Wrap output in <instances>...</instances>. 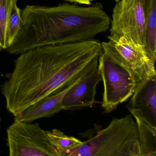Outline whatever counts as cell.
<instances>
[{
    "label": "cell",
    "instance_id": "cell-1",
    "mask_svg": "<svg viewBox=\"0 0 156 156\" xmlns=\"http://www.w3.org/2000/svg\"><path fill=\"white\" fill-rule=\"evenodd\" d=\"M102 52L100 41L93 39L44 46L21 53L1 86L6 109L15 117L77 80Z\"/></svg>",
    "mask_w": 156,
    "mask_h": 156
},
{
    "label": "cell",
    "instance_id": "cell-2",
    "mask_svg": "<svg viewBox=\"0 0 156 156\" xmlns=\"http://www.w3.org/2000/svg\"><path fill=\"white\" fill-rule=\"evenodd\" d=\"M21 12V29L6 49L13 55L44 46L93 39L109 29L111 20L99 3L89 6L27 5Z\"/></svg>",
    "mask_w": 156,
    "mask_h": 156
},
{
    "label": "cell",
    "instance_id": "cell-3",
    "mask_svg": "<svg viewBox=\"0 0 156 156\" xmlns=\"http://www.w3.org/2000/svg\"><path fill=\"white\" fill-rule=\"evenodd\" d=\"M56 153L59 156H139L137 124L131 115L114 118L106 128L80 145Z\"/></svg>",
    "mask_w": 156,
    "mask_h": 156
},
{
    "label": "cell",
    "instance_id": "cell-4",
    "mask_svg": "<svg viewBox=\"0 0 156 156\" xmlns=\"http://www.w3.org/2000/svg\"><path fill=\"white\" fill-rule=\"evenodd\" d=\"M108 38L101 43L103 52L129 73L136 87L145 79L156 76V61L143 47L123 36L110 35Z\"/></svg>",
    "mask_w": 156,
    "mask_h": 156
},
{
    "label": "cell",
    "instance_id": "cell-5",
    "mask_svg": "<svg viewBox=\"0 0 156 156\" xmlns=\"http://www.w3.org/2000/svg\"><path fill=\"white\" fill-rule=\"evenodd\" d=\"M151 0H120L113 9L111 35L123 36L145 48Z\"/></svg>",
    "mask_w": 156,
    "mask_h": 156
},
{
    "label": "cell",
    "instance_id": "cell-6",
    "mask_svg": "<svg viewBox=\"0 0 156 156\" xmlns=\"http://www.w3.org/2000/svg\"><path fill=\"white\" fill-rule=\"evenodd\" d=\"M98 71L103 84L102 106L110 113L134 93L136 84L129 73L102 52L98 59Z\"/></svg>",
    "mask_w": 156,
    "mask_h": 156
},
{
    "label": "cell",
    "instance_id": "cell-7",
    "mask_svg": "<svg viewBox=\"0 0 156 156\" xmlns=\"http://www.w3.org/2000/svg\"><path fill=\"white\" fill-rule=\"evenodd\" d=\"M9 156H59L54 151L46 131L37 123L14 119L7 130Z\"/></svg>",
    "mask_w": 156,
    "mask_h": 156
},
{
    "label": "cell",
    "instance_id": "cell-8",
    "mask_svg": "<svg viewBox=\"0 0 156 156\" xmlns=\"http://www.w3.org/2000/svg\"><path fill=\"white\" fill-rule=\"evenodd\" d=\"M98 64V59L94 60L84 69L82 74L76 80L30 105L16 116L15 119L24 122L30 123L39 118L50 117L63 111L62 100L66 93Z\"/></svg>",
    "mask_w": 156,
    "mask_h": 156
},
{
    "label": "cell",
    "instance_id": "cell-9",
    "mask_svg": "<svg viewBox=\"0 0 156 156\" xmlns=\"http://www.w3.org/2000/svg\"><path fill=\"white\" fill-rule=\"evenodd\" d=\"M101 81L98 64L66 93L62 100L63 110L74 111L100 103L96 101L95 95L96 88Z\"/></svg>",
    "mask_w": 156,
    "mask_h": 156
},
{
    "label": "cell",
    "instance_id": "cell-10",
    "mask_svg": "<svg viewBox=\"0 0 156 156\" xmlns=\"http://www.w3.org/2000/svg\"><path fill=\"white\" fill-rule=\"evenodd\" d=\"M127 105L135 119L156 127V76L137 84Z\"/></svg>",
    "mask_w": 156,
    "mask_h": 156
},
{
    "label": "cell",
    "instance_id": "cell-11",
    "mask_svg": "<svg viewBox=\"0 0 156 156\" xmlns=\"http://www.w3.org/2000/svg\"><path fill=\"white\" fill-rule=\"evenodd\" d=\"M145 51L147 55L156 60V0H151L147 23Z\"/></svg>",
    "mask_w": 156,
    "mask_h": 156
},
{
    "label": "cell",
    "instance_id": "cell-12",
    "mask_svg": "<svg viewBox=\"0 0 156 156\" xmlns=\"http://www.w3.org/2000/svg\"><path fill=\"white\" fill-rule=\"evenodd\" d=\"M46 133L56 153L72 149L80 145L82 143V141L79 139L65 135L58 129H53L51 131H46Z\"/></svg>",
    "mask_w": 156,
    "mask_h": 156
},
{
    "label": "cell",
    "instance_id": "cell-13",
    "mask_svg": "<svg viewBox=\"0 0 156 156\" xmlns=\"http://www.w3.org/2000/svg\"><path fill=\"white\" fill-rule=\"evenodd\" d=\"M16 2L17 0H14L12 4L6 26V42L7 48L13 44L22 26L21 10L17 6Z\"/></svg>",
    "mask_w": 156,
    "mask_h": 156
},
{
    "label": "cell",
    "instance_id": "cell-14",
    "mask_svg": "<svg viewBox=\"0 0 156 156\" xmlns=\"http://www.w3.org/2000/svg\"><path fill=\"white\" fill-rule=\"evenodd\" d=\"M14 0H0V46L2 49L7 48L6 31L7 22L12 4Z\"/></svg>",
    "mask_w": 156,
    "mask_h": 156
},
{
    "label": "cell",
    "instance_id": "cell-15",
    "mask_svg": "<svg viewBox=\"0 0 156 156\" xmlns=\"http://www.w3.org/2000/svg\"><path fill=\"white\" fill-rule=\"evenodd\" d=\"M65 1L71 2L80 4L90 5L91 4L93 0H65Z\"/></svg>",
    "mask_w": 156,
    "mask_h": 156
},
{
    "label": "cell",
    "instance_id": "cell-16",
    "mask_svg": "<svg viewBox=\"0 0 156 156\" xmlns=\"http://www.w3.org/2000/svg\"><path fill=\"white\" fill-rule=\"evenodd\" d=\"M139 156H156V151H142Z\"/></svg>",
    "mask_w": 156,
    "mask_h": 156
},
{
    "label": "cell",
    "instance_id": "cell-17",
    "mask_svg": "<svg viewBox=\"0 0 156 156\" xmlns=\"http://www.w3.org/2000/svg\"><path fill=\"white\" fill-rule=\"evenodd\" d=\"M2 48L1 47V46H0V52H1V51H2Z\"/></svg>",
    "mask_w": 156,
    "mask_h": 156
},
{
    "label": "cell",
    "instance_id": "cell-18",
    "mask_svg": "<svg viewBox=\"0 0 156 156\" xmlns=\"http://www.w3.org/2000/svg\"><path fill=\"white\" fill-rule=\"evenodd\" d=\"M115 1H116L117 2H119V1H120V0H115Z\"/></svg>",
    "mask_w": 156,
    "mask_h": 156
},
{
    "label": "cell",
    "instance_id": "cell-19",
    "mask_svg": "<svg viewBox=\"0 0 156 156\" xmlns=\"http://www.w3.org/2000/svg\"><path fill=\"white\" fill-rule=\"evenodd\" d=\"M1 117H0V122H1Z\"/></svg>",
    "mask_w": 156,
    "mask_h": 156
}]
</instances>
